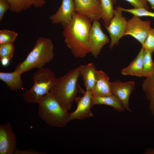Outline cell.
<instances>
[{
    "label": "cell",
    "instance_id": "obj_27",
    "mask_svg": "<svg viewBox=\"0 0 154 154\" xmlns=\"http://www.w3.org/2000/svg\"><path fill=\"white\" fill-rule=\"evenodd\" d=\"M130 3L135 8H144L147 10L150 9L147 0H124Z\"/></svg>",
    "mask_w": 154,
    "mask_h": 154
},
{
    "label": "cell",
    "instance_id": "obj_3",
    "mask_svg": "<svg viewBox=\"0 0 154 154\" xmlns=\"http://www.w3.org/2000/svg\"><path fill=\"white\" fill-rule=\"evenodd\" d=\"M54 46L50 39L40 37L26 58L18 63L15 70L22 74L36 68L43 67L54 57Z\"/></svg>",
    "mask_w": 154,
    "mask_h": 154
},
{
    "label": "cell",
    "instance_id": "obj_2",
    "mask_svg": "<svg viewBox=\"0 0 154 154\" xmlns=\"http://www.w3.org/2000/svg\"><path fill=\"white\" fill-rule=\"evenodd\" d=\"M80 76L78 66L57 78L56 82L50 90V94L67 111L76 98L78 81Z\"/></svg>",
    "mask_w": 154,
    "mask_h": 154
},
{
    "label": "cell",
    "instance_id": "obj_6",
    "mask_svg": "<svg viewBox=\"0 0 154 154\" xmlns=\"http://www.w3.org/2000/svg\"><path fill=\"white\" fill-rule=\"evenodd\" d=\"M122 12L116 8L109 26L105 27L110 35V42L109 48L111 49L115 45H117L120 38L125 36L127 21L123 16Z\"/></svg>",
    "mask_w": 154,
    "mask_h": 154
},
{
    "label": "cell",
    "instance_id": "obj_5",
    "mask_svg": "<svg viewBox=\"0 0 154 154\" xmlns=\"http://www.w3.org/2000/svg\"><path fill=\"white\" fill-rule=\"evenodd\" d=\"M57 80L51 69L43 67L38 69L32 77L33 86L24 93L23 99L28 103H38L42 97L49 92Z\"/></svg>",
    "mask_w": 154,
    "mask_h": 154
},
{
    "label": "cell",
    "instance_id": "obj_31",
    "mask_svg": "<svg viewBox=\"0 0 154 154\" xmlns=\"http://www.w3.org/2000/svg\"><path fill=\"white\" fill-rule=\"evenodd\" d=\"M144 154H154V148H146Z\"/></svg>",
    "mask_w": 154,
    "mask_h": 154
},
{
    "label": "cell",
    "instance_id": "obj_7",
    "mask_svg": "<svg viewBox=\"0 0 154 154\" xmlns=\"http://www.w3.org/2000/svg\"><path fill=\"white\" fill-rule=\"evenodd\" d=\"M98 20H93L88 38L90 53L96 58L99 55L103 47L109 43L110 40L108 37L103 32Z\"/></svg>",
    "mask_w": 154,
    "mask_h": 154
},
{
    "label": "cell",
    "instance_id": "obj_26",
    "mask_svg": "<svg viewBox=\"0 0 154 154\" xmlns=\"http://www.w3.org/2000/svg\"><path fill=\"white\" fill-rule=\"evenodd\" d=\"M142 47L152 53L154 52V28H151Z\"/></svg>",
    "mask_w": 154,
    "mask_h": 154
},
{
    "label": "cell",
    "instance_id": "obj_17",
    "mask_svg": "<svg viewBox=\"0 0 154 154\" xmlns=\"http://www.w3.org/2000/svg\"><path fill=\"white\" fill-rule=\"evenodd\" d=\"M10 4V11L16 13L30 8L32 6L40 8L45 4L46 0H6Z\"/></svg>",
    "mask_w": 154,
    "mask_h": 154
},
{
    "label": "cell",
    "instance_id": "obj_23",
    "mask_svg": "<svg viewBox=\"0 0 154 154\" xmlns=\"http://www.w3.org/2000/svg\"><path fill=\"white\" fill-rule=\"evenodd\" d=\"M18 36L14 31L7 29L0 31V45L9 43H13Z\"/></svg>",
    "mask_w": 154,
    "mask_h": 154
},
{
    "label": "cell",
    "instance_id": "obj_9",
    "mask_svg": "<svg viewBox=\"0 0 154 154\" xmlns=\"http://www.w3.org/2000/svg\"><path fill=\"white\" fill-rule=\"evenodd\" d=\"M151 25L150 21H143L133 15L127 21L125 36H131L142 45L151 28Z\"/></svg>",
    "mask_w": 154,
    "mask_h": 154
},
{
    "label": "cell",
    "instance_id": "obj_30",
    "mask_svg": "<svg viewBox=\"0 0 154 154\" xmlns=\"http://www.w3.org/2000/svg\"><path fill=\"white\" fill-rule=\"evenodd\" d=\"M1 63L2 66H8L10 60L6 58H3L0 59Z\"/></svg>",
    "mask_w": 154,
    "mask_h": 154
},
{
    "label": "cell",
    "instance_id": "obj_20",
    "mask_svg": "<svg viewBox=\"0 0 154 154\" xmlns=\"http://www.w3.org/2000/svg\"><path fill=\"white\" fill-rule=\"evenodd\" d=\"M100 19L103 21L105 27H108L114 15V6L116 0H100Z\"/></svg>",
    "mask_w": 154,
    "mask_h": 154
},
{
    "label": "cell",
    "instance_id": "obj_16",
    "mask_svg": "<svg viewBox=\"0 0 154 154\" xmlns=\"http://www.w3.org/2000/svg\"><path fill=\"white\" fill-rule=\"evenodd\" d=\"M144 48L142 47L135 58L127 67L121 69V73L124 75L143 77V58Z\"/></svg>",
    "mask_w": 154,
    "mask_h": 154
},
{
    "label": "cell",
    "instance_id": "obj_19",
    "mask_svg": "<svg viewBox=\"0 0 154 154\" xmlns=\"http://www.w3.org/2000/svg\"><path fill=\"white\" fill-rule=\"evenodd\" d=\"M92 100L94 105H104L110 106L119 112H123L125 110L120 100L113 94L98 97L92 96Z\"/></svg>",
    "mask_w": 154,
    "mask_h": 154
},
{
    "label": "cell",
    "instance_id": "obj_12",
    "mask_svg": "<svg viewBox=\"0 0 154 154\" xmlns=\"http://www.w3.org/2000/svg\"><path fill=\"white\" fill-rule=\"evenodd\" d=\"M75 12L93 21L100 19V0H73Z\"/></svg>",
    "mask_w": 154,
    "mask_h": 154
},
{
    "label": "cell",
    "instance_id": "obj_29",
    "mask_svg": "<svg viewBox=\"0 0 154 154\" xmlns=\"http://www.w3.org/2000/svg\"><path fill=\"white\" fill-rule=\"evenodd\" d=\"M44 152H41L32 149L24 150H19L17 148L16 150L15 154H45Z\"/></svg>",
    "mask_w": 154,
    "mask_h": 154
},
{
    "label": "cell",
    "instance_id": "obj_1",
    "mask_svg": "<svg viewBox=\"0 0 154 154\" xmlns=\"http://www.w3.org/2000/svg\"><path fill=\"white\" fill-rule=\"evenodd\" d=\"M93 20L75 12L69 23L62 25L64 41L76 58H82L90 53L88 38Z\"/></svg>",
    "mask_w": 154,
    "mask_h": 154
},
{
    "label": "cell",
    "instance_id": "obj_24",
    "mask_svg": "<svg viewBox=\"0 0 154 154\" xmlns=\"http://www.w3.org/2000/svg\"><path fill=\"white\" fill-rule=\"evenodd\" d=\"M118 9L123 11L128 12L133 15L139 17L146 16L154 18V13L144 8H135L128 9L122 8L120 6L116 7Z\"/></svg>",
    "mask_w": 154,
    "mask_h": 154
},
{
    "label": "cell",
    "instance_id": "obj_11",
    "mask_svg": "<svg viewBox=\"0 0 154 154\" xmlns=\"http://www.w3.org/2000/svg\"><path fill=\"white\" fill-rule=\"evenodd\" d=\"M110 84L113 94L120 100L125 109L129 112H131L129 107V101L130 95L135 89V82H122L117 80L110 82Z\"/></svg>",
    "mask_w": 154,
    "mask_h": 154
},
{
    "label": "cell",
    "instance_id": "obj_21",
    "mask_svg": "<svg viewBox=\"0 0 154 154\" xmlns=\"http://www.w3.org/2000/svg\"><path fill=\"white\" fill-rule=\"evenodd\" d=\"M142 87L147 99L149 101V111L154 117V74L143 80Z\"/></svg>",
    "mask_w": 154,
    "mask_h": 154
},
{
    "label": "cell",
    "instance_id": "obj_15",
    "mask_svg": "<svg viewBox=\"0 0 154 154\" xmlns=\"http://www.w3.org/2000/svg\"><path fill=\"white\" fill-rule=\"evenodd\" d=\"M79 68L86 90L92 94L95 81L96 67L93 62H90L79 66Z\"/></svg>",
    "mask_w": 154,
    "mask_h": 154
},
{
    "label": "cell",
    "instance_id": "obj_22",
    "mask_svg": "<svg viewBox=\"0 0 154 154\" xmlns=\"http://www.w3.org/2000/svg\"><path fill=\"white\" fill-rule=\"evenodd\" d=\"M152 53L144 49L143 58V77H149L154 74V62L152 57Z\"/></svg>",
    "mask_w": 154,
    "mask_h": 154
},
{
    "label": "cell",
    "instance_id": "obj_4",
    "mask_svg": "<svg viewBox=\"0 0 154 154\" xmlns=\"http://www.w3.org/2000/svg\"><path fill=\"white\" fill-rule=\"evenodd\" d=\"M40 117L50 125L63 127L68 122L70 113L49 92L42 97L38 102Z\"/></svg>",
    "mask_w": 154,
    "mask_h": 154
},
{
    "label": "cell",
    "instance_id": "obj_25",
    "mask_svg": "<svg viewBox=\"0 0 154 154\" xmlns=\"http://www.w3.org/2000/svg\"><path fill=\"white\" fill-rule=\"evenodd\" d=\"M15 47L13 43L0 45V59L6 58L10 60L13 58Z\"/></svg>",
    "mask_w": 154,
    "mask_h": 154
},
{
    "label": "cell",
    "instance_id": "obj_14",
    "mask_svg": "<svg viewBox=\"0 0 154 154\" xmlns=\"http://www.w3.org/2000/svg\"><path fill=\"white\" fill-rule=\"evenodd\" d=\"M110 82L107 74L102 70H96L95 82L92 94L93 96L98 97L113 95Z\"/></svg>",
    "mask_w": 154,
    "mask_h": 154
},
{
    "label": "cell",
    "instance_id": "obj_13",
    "mask_svg": "<svg viewBox=\"0 0 154 154\" xmlns=\"http://www.w3.org/2000/svg\"><path fill=\"white\" fill-rule=\"evenodd\" d=\"M75 11L73 0H62V3L55 13L49 17L51 23L62 25L69 23Z\"/></svg>",
    "mask_w": 154,
    "mask_h": 154
},
{
    "label": "cell",
    "instance_id": "obj_8",
    "mask_svg": "<svg viewBox=\"0 0 154 154\" xmlns=\"http://www.w3.org/2000/svg\"><path fill=\"white\" fill-rule=\"evenodd\" d=\"M78 87L80 92L83 95L76 98L75 100L77 104V107L74 112L70 113L68 122L74 119L82 120L93 116L91 111L94 105L92 94L86 90H84L79 85Z\"/></svg>",
    "mask_w": 154,
    "mask_h": 154
},
{
    "label": "cell",
    "instance_id": "obj_10",
    "mask_svg": "<svg viewBox=\"0 0 154 154\" xmlns=\"http://www.w3.org/2000/svg\"><path fill=\"white\" fill-rule=\"evenodd\" d=\"M16 145V136L10 123L1 125L0 154H15Z\"/></svg>",
    "mask_w": 154,
    "mask_h": 154
},
{
    "label": "cell",
    "instance_id": "obj_32",
    "mask_svg": "<svg viewBox=\"0 0 154 154\" xmlns=\"http://www.w3.org/2000/svg\"><path fill=\"white\" fill-rule=\"evenodd\" d=\"M151 7V8L154 11V0H147Z\"/></svg>",
    "mask_w": 154,
    "mask_h": 154
},
{
    "label": "cell",
    "instance_id": "obj_18",
    "mask_svg": "<svg viewBox=\"0 0 154 154\" xmlns=\"http://www.w3.org/2000/svg\"><path fill=\"white\" fill-rule=\"evenodd\" d=\"M20 72L16 70L11 72H0V79L5 82L12 91L18 90L23 86Z\"/></svg>",
    "mask_w": 154,
    "mask_h": 154
},
{
    "label": "cell",
    "instance_id": "obj_28",
    "mask_svg": "<svg viewBox=\"0 0 154 154\" xmlns=\"http://www.w3.org/2000/svg\"><path fill=\"white\" fill-rule=\"evenodd\" d=\"M10 9V4L6 0H0V21L1 22L6 12Z\"/></svg>",
    "mask_w": 154,
    "mask_h": 154
}]
</instances>
